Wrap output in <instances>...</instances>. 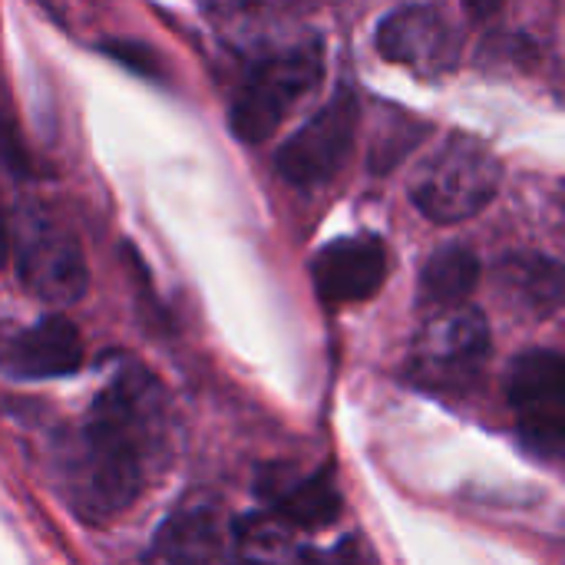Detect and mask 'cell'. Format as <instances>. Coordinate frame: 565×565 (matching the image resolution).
Segmentation results:
<instances>
[{
    "mask_svg": "<svg viewBox=\"0 0 565 565\" xmlns=\"http://www.w3.org/2000/svg\"><path fill=\"white\" fill-rule=\"evenodd\" d=\"M166 444L169 407L159 381L139 364L119 367L60 450V480L76 516L103 526L126 513Z\"/></svg>",
    "mask_w": 565,
    "mask_h": 565,
    "instance_id": "1",
    "label": "cell"
},
{
    "mask_svg": "<svg viewBox=\"0 0 565 565\" xmlns=\"http://www.w3.org/2000/svg\"><path fill=\"white\" fill-rule=\"evenodd\" d=\"M321 76H324V60L318 40H298L291 46L265 53L248 66L245 79L232 96L228 106L232 132L242 142L271 139L278 126L288 119V113L318 89Z\"/></svg>",
    "mask_w": 565,
    "mask_h": 565,
    "instance_id": "2",
    "label": "cell"
},
{
    "mask_svg": "<svg viewBox=\"0 0 565 565\" xmlns=\"http://www.w3.org/2000/svg\"><path fill=\"white\" fill-rule=\"evenodd\" d=\"M503 166L477 136L454 132L414 172L411 199L437 225H457L483 212L500 192Z\"/></svg>",
    "mask_w": 565,
    "mask_h": 565,
    "instance_id": "3",
    "label": "cell"
},
{
    "mask_svg": "<svg viewBox=\"0 0 565 565\" xmlns=\"http://www.w3.org/2000/svg\"><path fill=\"white\" fill-rule=\"evenodd\" d=\"M10 235L17 275L30 295L56 308H66L83 298L89 285V268L83 245L66 228V222H60L40 205H26Z\"/></svg>",
    "mask_w": 565,
    "mask_h": 565,
    "instance_id": "4",
    "label": "cell"
},
{
    "mask_svg": "<svg viewBox=\"0 0 565 565\" xmlns=\"http://www.w3.org/2000/svg\"><path fill=\"white\" fill-rule=\"evenodd\" d=\"M490 341V321L477 308L460 305L434 311L414 334L407 374L427 391H460L483 371L493 348Z\"/></svg>",
    "mask_w": 565,
    "mask_h": 565,
    "instance_id": "5",
    "label": "cell"
},
{
    "mask_svg": "<svg viewBox=\"0 0 565 565\" xmlns=\"http://www.w3.org/2000/svg\"><path fill=\"white\" fill-rule=\"evenodd\" d=\"M507 401L523 444L556 460L565 444V361L559 351H523L507 371Z\"/></svg>",
    "mask_w": 565,
    "mask_h": 565,
    "instance_id": "6",
    "label": "cell"
},
{
    "mask_svg": "<svg viewBox=\"0 0 565 565\" xmlns=\"http://www.w3.org/2000/svg\"><path fill=\"white\" fill-rule=\"evenodd\" d=\"M358 96L351 89H338L324 109H318L275 156L278 172L305 189L331 182L354 152L358 136Z\"/></svg>",
    "mask_w": 565,
    "mask_h": 565,
    "instance_id": "7",
    "label": "cell"
},
{
    "mask_svg": "<svg viewBox=\"0 0 565 565\" xmlns=\"http://www.w3.org/2000/svg\"><path fill=\"white\" fill-rule=\"evenodd\" d=\"M377 50L397 66H411L424 76H437L457 63L460 40L440 7L407 3L391 10L377 23Z\"/></svg>",
    "mask_w": 565,
    "mask_h": 565,
    "instance_id": "8",
    "label": "cell"
},
{
    "mask_svg": "<svg viewBox=\"0 0 565 565\" xmlns=\"http://www.w3.org/2000/svg\"><path fill=\"white\" fill-rule=\"evenodd\" d=\"M146 565H238L222 507L212 500H185L156 530Z\"/></svg>",
    "mask_w": 565,
    "mask_h": 565,
    "instance_id": "9",
    "label": "cell"
},
{
    "mask_svg": "<svg viewBox=\"0 0 565 565\" xmlns=\"http://www.w3.org/2000/svg\"><path fill=\"white\" fill-rule=\"evenodd\" d=\"M311 278L328 305L367 301L387 281V245L377 235L338 238L315 255Z\"/></svg>",
    "mask_w": 565,
    "mask_h": 565,
    "instance_id": "10",
    "label": "cell"
},
{
    "mask_svg": "<svg viewBox=\"0 0 565 565\" xmlns=\"http://www.w3.org/2000/svg\"><path fill=\"white\" fill-rule=\"evenodd\" d=\"M83 364V338L63 315H50L0 344V367L10 377L46 381L66 377Z\"/></svg>",
    "mask_w": 565,
    "mask_h": 565,
    "instance_id": "11",
    "label": "cell"
},
{
    "mask_svg": "<svg viewBox=\"0 0 565 565\" xmlns=\"http://www.w3.org/2000/svg\"><path fill=\"white\" fill-rule=\"evenodd\" d=\"M265 497L271 503L268 513L281 516L298 533L324 530L341 516V493L334 487L331 470H318L308 477H265Z\"/></svg>",
    "mask_w": 565,
    "mask_h": 565,
    "instance_id": "12",
    "label": "cell"
},
{
    "mask_svg": "<svg viewBox=\"0 0 565 565\" xmlns=\"http://www.w3.org/2000/svg\"><path fill=\"white\" fill-rule=\"evenodd\" d=\"M238 565H318L305 536L275 513H248L232 523Z\"/></svg>",
    "mask_w": 565,
    "mask_h": 565,
    "instance_id": "13",
    "label": "cell"
},
{
    "mask_svg": "<svg viewBox=\"0 0 565 565\" xmlns=\"http://www.w3.org/2000/svg\"><path fill=\"white\" fill-rule=\"evenodd\" d=\"M497 285L500 295L530 311L533 318H546L559 308L563 301V271L553 258L536 255V252H516L507 255L497 265Z\"/></svg>",
    "mask_w": 565,
    "mask_h": 565,
    "instance_id": "14",
    "label": "cell"
},
{
    "mask_svg": "<svg viewBox=\"0 0 565 565\" xmlns=\"http://www.w3.org/2000/svg\"><path fill=\"white\" fill-rule=\"evenodd\" d=\"M477 281H480V258L463 245H447L427 258L420 271V298L437 311L460 308L467 305Z\"/></svg>",
    "mask_w": 565,
    "mask_h": 565,
    "instance_id": "15",
    "label": "cell"
},
{
    "mask_svg": "<svg viewBox=\"0 0 565 565\" xmlns=\"http://www.w3.org/2000/svg\"><path fill=\"white\" fill-rule=\"evenodd\" d=\"M103 50H106L116 63H122L126 70H132V73L162 76V63H159L156 50L146 46V43H136V40H106Z\"/></svg>",
    "mask_w": 565,
    "mask_h": 565,
    "instance_id": "16",
    "label": "cell"
},
{
    "mask_svg": "<svg viewBox=\"0 0 565 565\" xmlns=\"http://www.w3.org/2000/svg\"><path fill=\"white\" fill-rule=\"evenodd\" d=\"M0 159L17 169V172H26L30 162H26V149L17 136V126H13V116H10V103H7V93L0 89Z\"/></svg>",
    "mask_w": 565,
    "mask_h": 565,
    "instance_id": "17",
    "label": "cell"
},
{
    "mask_svg": "<svg viewBox=\"0 0 565 565\" xmlns=\"http://www.w3.org/2000/svg\"><path fill=\"white\" fill-rule=\"evenodd\" d=\"M328 565H377L374 556L358 543V540H348L334 550V556L328 559Z\"/></svg>",
    "mask_w": 565,
    "mask_h": 565,
    "instance_id": "18",
    "label": "cell"
},
{
    "mask_svg": "<svg viewBox=\"0 0 565 565\" xmlns=\"http://www.w3.org/2000/svg\"><path fill=\"white\" fill-rule=\"evenodd\" d=\"M7 258H10V225H7V218L0 212V271L7 265Z\"/></svg>",
    "mask_w": 565,
    "mask_h": 565,
    "instance_id": "19",
    "label": "cell"
}]
</instances>
